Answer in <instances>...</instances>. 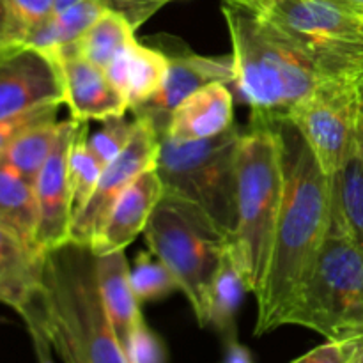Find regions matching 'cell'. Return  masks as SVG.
I'll return each mask as SVG.
<instances>
[{"label":"cell","instance_id":"ac0fdd59","mask_svg":"<svg viewBox=\"0 0 363 363\" xmlns=\"http://www.w3.org/2000/svg\"><path fill=\"white\" fill-rule=\"evenodd\" d=\"M43 252L0 227V303L18 315L41 287Z\"/></svg>","mask_w":363,"mask_h":363},{"label":"cell","instance_id":"7a4b0ae2","mask_svg":"<svg viewBox=\"0 0 363 363\" xmlns=\"http://www.w3.org/2000/svg\"><path fill=\"white\" fill-rule=\"evenodd\" d=\"M35 301L43 328L64 363H128L103 305L89 245L67 241L43 254Z\"/></svg>","mask_w":363,"mask_h":363},{"label":"cell","instance_id":"4dcf8cb0","mask_svg":"<svg viewBox=\"0 0 363 363\" xmlns=\"http://www.w3.org/2000/svg\"><path fill=\"white\" fill-rule=\"evenodd\" d=\"M11 14L23 32V39L27 32L39 27L55 14V0H7Z\"/></svg>","mask_w":363,"mask_h":363},{"label":"cell","instance_id":"836d02e7","mask_svg":"<svg viewBox=\"0 0 363 363\" xmlns=\"http://www.w3.org/2000/svg\"><path fill=\"white\" fill-rule=\"evenodd\" d=\"M101 2L106 9L123 14L135 30L163 7L162 0H101Z\"/></svg>","mask_w":363,"mask_h":363},{"label":"cell","instance_id":"74e56055","mask_svg":"<svg viewBox=\"0 0 363 363\" xmlns=\"http://www.w3.org/2000/svg\"><path fill=\"white\" fill-rule=\"evenodd\" d=\"M354 152H357L358 160L363 165V113L358 121V130H357V145H354Z\"/></svg>","mask_w":363,"mask_h":363},{"label":"cell","instance_id":"8d00e7d4","mask_svg":"<svg viewBox=\"0 0 363 363\" xmlns=\"http://www.w3.org/2000/svg\"><path fill=\"white\" fill-rule=\"evenodd\" d=\"M323 2L333 4V6L346 7V9L363 11V0H323Z\"/></svg>","mask_w":363,"mask_h":363},{"label":"cell","instance_id":"f546056e","mask_svg":"<svg viewBox=\"0 0 363 363\" xmlns=\"http://www.w3.org/2000/svg\"><path fill=\"white\" fill-rule=\"evenodd\" d=\"M60 105L45 106V108L34 110V112L23 113V116L9 117V119H0V156L7 151L11 144L20 137L23 131L35 124L46 123V121L57 119Z\"/></svg>","mask_w":363,"mask_h":363},{"label":"cell","instance_id":"ffe728a7","mask_svg":"<svg viewBox=\"0 0 363 363\" xmlns=\"http://www.w3.org/2000/svg\"><path fill=\"white\" fill-rule=\"evenodd\" d=\"M330 227L346 234L363 252V165L357 152L332 177Z\"/></svg>","mask_w":363,"mask_h":363},{"label":"cell","instance_id":"1f68e13d","mask_svg":"<svg viewBox=\"0 0 363 363\" xmlns=\"http://www.w3.org/2000/svg\"><path fill=\"white\" fill-rule=\"evenodd\" d=\"M358 344H360V335L350 337V339L328 340L326 344H321L291 363H354Z\"/></svg>","mask_w":363,"mask_h":363},{"label":"cell","instance_id":"2e32d148","mask_svg":"<svg viewBox=\"0 0 363 363\" xmlns=\"http://www.w3.org/2000/svg\"><path fill=\"white\" fill-rule=\"evenodd\" d=\"M234 124L230 85L211 84L188 96L172 112L165 137L176 142H195L216 137Z\"/></svg>","mask_w":363,"mask_h":363},{"label":"cell","instance_id":"e575fe53","mask_svg":"<svg viewBox=\"0 0 363 363\" xmlns=\"http://www.w3.org/2000/svg\"><path fill=\"white\" fill-rule=\"evenodd\" d=\"M23 43V32L11 14L7 0H0V48Z\"/></svg>","mask_w":363,"mask_h":363},{"label":"cell","instance_id":"d4e9b609","mask_svg":"<svg viewBox=\"0 0 363 363\" xmlns=\"http://www.w3.org/2000/svg\"><path fill=\"white\" fill-rule=\"evenodd\" d=\"M62 123L57 119L35 124L20 135L7 151L0 156V163L13 169L21 177L34 184L35 177L41 172L43 165L52 155L59 140Z\"/></svg>","mask_w":363,"mask_h":363},{"label":"cell","instance_id":"e0dca14e","mask_svg":"<svg viewBox=\"0 0 363 363\" xmlns=\"http://www.w3.org/2000/svg\"><path fill=\"white\" fill-rule=\"evenodd\" d=\"M169 69V57L155 48L133 43L121 50L105 67L110 84L126 99L130 110L147 103L162 87Z\"/></svg>","mask_w":363,"mask_h":363},{"label":"cell","instance_id":"5b68a950","mask_svg":"<svg viewBox=\"0 0 363 363\" xmlns=\"http://www.w3.org/2000/svg\"><path fill=\"white\" fill-rule=\"evenodd\" d=\"M144 236L149 250L176 277L199 325L208 326L213 280L230 238L197 206L169 194L152 211Z\"/></svg>","mask_w":363,"mask_h":363},{"label":"cell","instance_id":"83f0119b","mask_svg":"<svg viewBox=\"0 0 363 363\" xmlns=\"http://www.w3.org/2000/svg\"><path fill=\"white\" fill-rule=\"evenodd\" d=\"M133 131L135 121L128 123V121H124V117L108 119L105 121L101 130L89 137V147L94 152L96 158L101 162V165L106 167L123 152Z\"/></svg>","mask_w":363,"mask_h":363},{"label":"cell","instance_id":"277c9868","mask_svg":"<svg viewBox=\"0 0 363 363\" xmlns=\"http://www.w3.org/2000/svg\"><path fill=\"white\" fill-rule=\"evenodd\" d=\"M282 199V145L275 124L250 119L238 149V218L229 248L254 296L264 286Z\"/></svg>","mask_w":363,"mask_h":363},{"label":"cell","instance_id":"7bdbcfd3","mask_svg":"<svg viewBox=\"0 0 363 363\" xmlns=\"http://www.w3.org/2000/svg\"><path fill=\"white\" fill-rule=\"evenodd\" d=\"M20 45H21V43H20ZM13 46H14V45H13ZM7 48H11V46H7ZM7 48H0V53H2L4 50H7Z\"/></svg>","mask_w":363,"mask_h":363},{"label":"cell","instance_id":"60d3db41","mask_svg":"<svg viewBox=\"0 0 363 363\" xmlns=\"http://www.w3.org/2000/svg\"><path fill=\"white\" fill-rule=\"evenodd\" d=\"M358 92H360V106H362V113H363V77L360 78V84H358Z\"/></svg>","mask_w":363,"mask_h":363},{"label":"cell","instance_id":"7402d4cb","mask_svg":"<svg viewBox=\"0 0 363 363\" xmlns=\"http://www.w3.org/2000/svg\"><path fill=\"white\" fill-rule=\"evenodd\" d=\"M0 227L35 247L38 206L34 184L4 163H0Z\"/></svg>","mask_w":363,"mask_h":363},{"label":"cell","instance_id":"30bf717a","mask_svg":"<svg viewBox=\"0 0 363 363\" xmlns=\"http://www.w3.org/2000/svg\"><path fill=\"white\" fill-rule=\"evenodd\" d=\"M160 133L145 117H135V131L130 142L113 162L103 169L94 191L78 209L71 223L69 241L91 247L96 233L123 191L151 167H156Z\"/></svg>","mask_w":363,"mask_h":363},{"label":"cell","instance_id":"b9f144b4","mask_svg":"<svg viewBox=\"0 0 363 363\" xmlns=\"http://www.w3.org/2000/svg\"><path fill=\"white\" fill-rule=\"evenodd\" d=\"M163 2V6H165V4H169V2H172V0H162Z\"/></svg>","mask_w":363,"mask_h":363},{"label":"cell","instance_id":"d590c367","mask_svg":"<svg viewBox=\"0 0 363 363\" xmlns=\"http://www.w3.org/2000/svg\"><path fill=\"white\" fill-rule=\"evenodd\" d=\"M222 363H255L248 347L240 344V340L233 339L225 342V354H223Z\"/></svg>","mask_w":363,"mask_h":363},{"label":"cell","instance_id":"4fadbf2b","mask_svg":"<svg viewBox=\"0 0 363 363\" xmlns=\"http://www.w3.org/2000/svg\"><path fill=\"white\" fill-rule=\"evenodd\" d=\"M233 55L208 57L199 53H183L169 57V69L160 91L144 105L133 110L135 117H145L160 137L165 135L174 110L199 89L211 84L234 85Z\"/></svg>","mask_w":363,"mask_h":363},{"label":"cell","instance_id":"8992f818","mask_svg":"<svg viewBox=\"0 0 363 363\" xmlns=\"http://www.w3.org/2000/svg\"><path fill=\"white\" fill-rule=\"evenodd\" d=\"M272 25L326 80L363 77V11L323 0H238Z\"/></svg>","mask_w":363,"mask_h":363},{"label":"cell","instance_id":"d6986e66","mask_svg":"<svg viewBox=\"0 0 363 363\" xmlns=\"http://www.w3.org/2000/svg\"><path fill=\"white\" fill-rule=\"evenodd\" d=\"M96 277L103 305L121 346L124 347L135 326L142 321L140 301L130 282V264L124 252L96 255Z\"/></svg>","mask_w":363,"mask_h":363},{"label":"cell","instance_id":"5bb4252c","mask_svg":"<svg viewBox=\"0 0 363 363\" xmlns=\"http://www.w3.org/2000/svg\"><path fill=\"white\" fill-rule=\"evenodd\" d=\"M62 78L64 105L71 117L82 123L124 117L130 110L126 99L110 84L105 69L82 57L71 45L50 52Z\"/></svg>","mask_w":363,"mask_h":363},{"label":"cell","instance_id":"52a82bcc","mask_svg":"<svg viewBox=\"0 0 363 363\" xmlns=\"http://www.w3.org/2000/svg\"><path fill=\"white\" fill-rule=\"evenodd\" d=\"M241 128L236 124L216 137L176 142L160 137L156 172L163 194L191 202L233 238L236 229V176Z\"/></svg>","mask_w":363,"mask_h":363},{"label":"cell","instance_id":"484cf974","mask_svg":"<svg viewBox=\"0 0 363 363\" xmlns=\"http://www.w3.org/2000/svg\"><path fill=\"white\" fill-rule=\"evenodd\" d=\"M103 169L105 167L89 147V124L80 121L69 149V183L74 213L84 208L89 201L101 177Z\"/></svg>","mask_w":363,"mask_h":363},{"label":"cell","instance_id":"cb8c5ba5","mask_svg":"<svg viewBox=\"0 0 363 363\" xmlns=\"http://www.w3.org/2000/svg\"><path fill=\"white\" fill-rule=\"evenodd\" d=\"M133 41L135 28L130 21L123 14L106 9L71 46L82 57L105 69L113 57Z\"/></svg>","mask_w":363,"mask_h":363},{"label":"cell","instance_id":"ba28073f","mask_svg":"<svg viewBox=\"0 0 363 363\" xmlns=\"http://www.w3.org/2000/svg\"><path fill=\"white\" fill-rule=\"evenodd\" d=\"M289 325L328 340L363 335V252L340 230L330 227Z\"/></svg>","mask_w":363,"mask_h":363},{"label":"cell","instance_id":"d6a6232c","mask_svg":"<svg viewBox=\"0 0 363 363\" xmlns=\"http://www.w3.org/2000/svg\"><path fill=\"white\" fill-rule=\"evenodd\" d=\"M38 298V296H35ZM32 301L27 308L20 314V318L23 319L25 326H27V332L30 335L32 347H34L35 358L38 363H55L53 362V347L50 342L48 335H46L45 328L41 325V319H39V311H38V301Z\"/></svg>","mask_w":363,"mask_h":363},{"label":"cell","instance_id":"3957f363","mask_svg":"<svg viewBox=\"0 0 363 363\" xmlns=\"http://www.w3.org/2000/svg\"><path fill=\"white\" fill-rule=\"evenodd\" d=\"M233 43L234 87L252 119H280L326 80L275 28L238 0H222Z\"/></svg>","mask_w":363,"mask_h":363},{"label":"cell","instance_id":"f1b7e54d","mask_svg":"<svg viewBox=\"0 0 363 363\" xmlns=\"http://www.w3.org/2000/svg\"><path fill=\"white\" fill-rule=\"evenodd\" d=\"M128 363H167V347L142 319L124 344Z\"/></svg>","mask_w":363,"mask_h":363},{"label":"cell","instance_id":"9a60e30c","mask_svg":"<svg viewBox=\"0 0 363 363\" xmlns=\"http://www.w3.org/2000/svg\"><path fill=\"white\" fill-rule=\"evenodd\" d=\"M163 197V184L156 167L142 172L116 201L91 243L94 255L124 252L144 233L152 211Z\"/></svg>","mask_w":363,"mask_h":363},{"label":"cell","instance_id":"8fae6325","mask_svg":"<svg viewBox=\"0 0 363 363\" xmlns=\"http://www.w3.org/2000/svg\"><path fill=\"white\" fill-rule=\"evenodd\" d=\"M64 105L62 78L50 53L14 45L0 53V119Z\"/></svg>","mask_w":363,"mask_h":363},{"label":"cell","instance_id":"603a6c76","mask_svg":"<svg viewBox=\"0 0 363 363\" xmlns=\"http://www.w3.org/2000/svg\"><path fill=\"white\" fill-rule=\"evenodd\" d=\"M105 11L106 7L101 0H82L60 13H55L48 21L27 32L23 45L46 53L73 45Z\"/></svg>","mask_w":363,"mask_h":363},{"label":"cell","instance_id":"6da1fadb","mask_svg":"<svg viewBox=\"0 0 363 363\" xmlns=\"http://www.w3.org/2000/svg\"><path fill=\"white\" fill-rule=\"evenodd\" d=\"M272 123L282 145L284 199L264 286L255 296L257 337L286 326L332 220V177L323 172L312 149L287 117Z\"/></svg>","mask_w":363,"mask_h":363},{"label":"cell","instance_id":"44dd1931","mask_svg":"<svg viewBox=\"0 0 363 363\" xmlns=\"http://www.w3.org/2000/svg\"><path fill=\"white\" fill-rule=\"evenodd\" d=\"M245 294H250L247 280L234 255L230 254V248H227L213 280L208 312V325L222 335L223 342L238 339L236 314L243 303Z\"/></svg>","mask_w":363,"mask_h":363},{"label":"cell","instance_id":"ab89813d","mask_svg":"<svg viewBox=\"0 0 363 363\" xmlns=\"http://www.w3.org/2000/svg\"><path fill=\"white\" fill-rule=\"evenodd\" d=\"M354 363H363V335H360V344H358V353Z\"/></svg>","mask_w":363,"mask_h":363},{"label":"cell","instance_id":"f35d334b","mask_svg":"<svg viewBox=\"0 0 363 363\" xmlns=\"http://www.w3.org/2000/svg\"><path fill=\"white\" fill-rule=\"evenodd\" d=\"M78 2H82V0H55V13H60V11L67 9Z\"/></svg>","mask_w":363,"mask_h":363},{"label":"cell","instance_id":"4316f807","mask_svg":"<svg viewBox=\"0 0 363 363\" xmlns=\"http://www.w3.org/2000/svg\"><path fill=\"white\" fill-rule=\"evenodd\" d=\"M130 282L140 303L162 300L179 289L176 277L151 250L140 252L130 268Z\"/></svg>","mask_w":363,"mask_h":363},{"label":"cell","instance_id":"9c48e42d","mask_svg":"<svg viewBox=\"0 0 363 363\" xmlns=\"http://www.w3.org/2000/svg\"><path fill=\"white\" fill-rule=\"evenodd\" d=\"M358 84L360 80H325L286 116L328 177L335 176L354 155L362 117Z\"/></svg>","mask_w":363,"mask_h":363},{"label":"cell","instance_id":"7c38bea8","mask_svg":"<svg viewBox=\"0 0 363 363\" xmlns=\"http://www.w3.org/2000/svg\"><path fill=\"white\" fill-rule=\"evenodd\" d=\"M78 123L80 121L73 117L62 121L59 140L34 181L38 206L35 247L43 254L69 241L74 216L69 183V149Z\"/></svg>","mask_w":363,"mask_h":363}]
</instances>
